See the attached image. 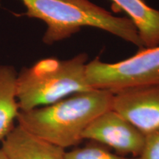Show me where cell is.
<instances>
[{
    "instance_id": "cell-1",
    "label": "cell",
    "mask_w": 159,
    "mask_h": 159,
    "mask_svg": "<svg viewBox=\"0 0 159 159\" xmlns=\"http://www.w3.org/2000/svg\"><path fill=\"white\" fill-rule=\"evenodd\" d=\"M112 98L110 91L91 89L47 106L19 111L16 120L29 132L66 150L83 140L91 123L111 109Z\"/></svg>"
},
{
    "instance_id": "cell-2",
    "label": "cell",
    "mask_w": 159,
    "mask_h": 159,
    "mask_svg": "<svg viewBox=\"0 0 159 159\" xmlns=\"http://www.w3.org/2000/svg\"><path fill=\"white\" fill-rule=\"evenodd\" d=\"M25 16L43 21L47 30L43 42L47 45L67 39L83 27H93L144 48L138 30L127 16H117L90 0H21Z\"/></svg>"
},
{
    "instance_id": "cell-3",
    "label": "cell",
    "mask_w": 159,
    "mask_h": 159,
    "mask_svg": "<svg viewBox=\"0 0 159 159\" xmlns=\"http://www.w3.org/2000/svg\"><path fill=\"white\" fill-rule=\"evenodd\" d=\"M88 55L82 52L68 60L47 57L17 76L19 111L47 106L77 93L91 90L86 80Z\"/></svg>"
},
{
    "instance_id": "cell-4",
    "label": "cell",
    "mask_w": 159,
    "mask_h": 159,
    "mask_svg": "<svg viewBox=\"0 0 159 159\" xmlns=\"http://www.w3.org/2000/svg\"><path fill=\"white\" fill-rule=\"evenodd\" d=\"M86 80L91 89L111 92L136 85L159 84V45L140 49L119 62L105 63L95 57L86 64Z\"/></svg>"
},
{
    "instance_id": "cell-5",
    "label": "cell",
    "mask_w": 159,
    "mask_h": 159,
    "mask_svg": "<svg viewBox=\"0 0 159 159\" xmlns=\"http://www.w3.org/2000/svg\"><path fill=\"white\" fill-rule=\"evenodd\" d=\"M112 93L111 109L145 136L159 130V84L136 85Z\"/></svg>"
},
{
    "instance_id": "cell-6",
    "label": "cell",
    "mask_w": 159,
    "mask_h": 159,
    "mask_svg": "<svg viewBox=\"0 0 159 159\" xmlns=\"http://www.w3.org/2000/svg\"><path fill=\"white\" fill-rule=\"evenodd\" d=\"M146 136L112 109L94 119L83 135V140L109 147L123 155L139 157Z\"/></svg>"
},
{
    "instance_id": "cell-7",
    "label": "cell",
    "mask_w": 159,
    "mask_h": 159,
    "mask_svg": "<svg viewBox=\"0 0 159 159\" xmlns=\"http://www.w3.org/2000/svg\"><path fill=\"white\" fill-rule=\"evenodd\" d=\"M7 159H66V150L35 136L18 125L2 140Z\"/></svg>"
},
{
    "instance_id": "cell-8",
    "label": "cell",
    "mask_w": 159,
    "mask_h": 159,
    "mask_svg": "<svg viewBox=\"0 0 159 159\" xmlns=\"http://www.w3.org/2000/svg\"><path fill=\"white\" fill-rule=\"evenodd\" d=\"M124 11L138 30L144 48L159 45V11L144 0H111Z\"/></svg>"
},
{
    "instance_id": "cell-9",
    "label": "cell",
    "mask_w": 159,
    "mask_h": 159,
    "mask_svg": "<svg viewBox=\"0 0 159 159\" xmlns=\"http://www.w3.org/2000/svg\"><path fill=\"white\" fill-rule=\"evenodd\" d=\"M17 76L13 67L0 65V141L14 128L19 112L16 98Z\"/></svg>"
},
{
    "instance_id": "cell-10",
    "label": "cell",
    "mask_w": 159,
    "mask_h": 159,
    "mask_svg": "<svg viewBox=\"0 0 159 159\" xmlns=\"http://www.w3.org/2000/svg\"><path fill=\"white\" fill-rule=\"evenodd\" d=\"M66 159H139V158L115 154L102 147L89 144V146L76 148L66 151Z\"/></svg>"
},
{
    "instance_id": "cell-11",
    "label": "cell",
    "mask_w": 159,
    "mask_h": 159,
    "mask_svg": "<svg viewBox=\"0 0 159 159\" xmlns=\"http://www.w3.org/2000/svg\"><path fill=\"white\" fill-rule=\"evenodd\" d=\"M139 159H159V130L146 136Z\"/></svg>"
},
{
    "instance_id": "cell-12",
    "label": "cell",
    "mask_w": 159,
    "mask_h": 159,
    "mask_svg": "<svg viewBox=\"0 0 159 159\" xmlns=\"http://www.w3.org/2000/svg\"><path fill=\"white\" fill-rule=\"evenodd\" d=\"M0 159H7L5 155H4L2 150H1V148H0Z\"/></svg>"
}]
</instances>
